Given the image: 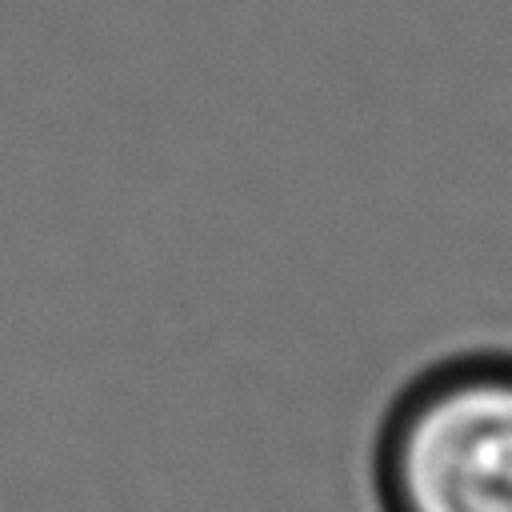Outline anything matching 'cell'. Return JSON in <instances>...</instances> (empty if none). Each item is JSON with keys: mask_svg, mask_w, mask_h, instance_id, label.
Returning a JSON list of instances; mask_svg holds the SVG:
<instances>
[{"mask_svg": "<svg viewBox=\"0 0 512 512\" xmlns=\"http://www.w3.org/2000/svg\"><path fill=\"white\" fill-rule=\"evenodd\" d=\"M372 496L376 512H512V348H456L396 388Z\"/></svg>", "mask_w": 512, "mask_h": 512, "instance_id": "obj_1", "label": "cell"}]
</instances>
